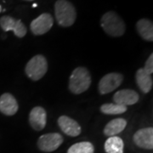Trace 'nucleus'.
Here are the masks:
<instances>
[{"label": "nucleus", "mask_w": 153, "mask_h": 153, "mask_svg": "<svg viewBox=\"0 0 153 153\" xmlns=\"http://www.w3.org/2000/svg\"><path fill=\"white\" fill-rule=\"evenodd\" d=\"M55 19L63 27H68L74 24L76 18L75 7L67 0H57L55 4Z\"/></svg>", "instance_id": "obj_1"}, {"label": "nucleus", "mask_w": 153, "mask_h": 153, "mask_svg": "<svg viewBox=\"0 0 153 153\" xmlns=\"http://www.w3.org/2000/svg\"><path fill=\"white\" fill-rule=\"evenodd\" d=\"M100 25L106 34L111 37H121L126 30L124 22L116 12L109 11L103 15L100 20Z\"/></svg>", "instance_id": "obj_2"}, {"label": "nucleus", "mask_w": 153, "mask_h": 153, "mask_svg": "<svg viewBox=\"0 0 153 153\" xmlns=\"http://www.w3.org/2000/svg\"><path fill=\"white\" fill-rule=\"evenodd\" d=\"M91 84V76L87 68L79 66L74 69L69 79V89L71 93L80 94L87 91Z\"/></svg>", "instance_id": "obj_3"}, {"label": "nucleus", "mask_w": 153, "mask_h": 153, "mask_svg": "<svg viewBox=\"0 0 153 153\" xmlns=\"http://www.w3.org/2000/svg\"><path fill=\"white\" fill-rule=\"evenodd\" d=\"M48 71V61L44 55H35L29 60L25 67L26 74L33 81H38Z\"/></svg>", "instance_id": "obj_4"}, {"label": "nucleus", "mask_w": 153, "mask_h": 153, "mask_svg": "<svg viewBox=\"0 0 153 153\" xmlns=\"http://www.w3.org/2000/svg\"><path fill=\"white\" fill-rule=\"evenodd\" d=\"M63 137L59 133H49L39 137L38 147L44 152H52L61 146Z\"/></svg>", "instance_id": "obj_5"}, {"label": "nucleus", "mask_w": 153, "mask_h": 153, "mask_svg": "<svg viewBox=\"0 0 153 153\" xmlns=\"http://www.w3.org/2000/svg\"><path fill=\"white\" fill-rule=\"evenodd\" d=\"M123 81V76L121 73L111 72L105 75L99 82V91L101 94L112 92L120 86Z\"/></svg>", "instance_id": "obj_6"}, {"label": "nucleus", "mask_w": 153, "mask_h": 153, "mask_svg": "<svg viewBox=\"0 0 153 153\" xmlns=\"http://www.w3.org/2000/svg\"><path fill=\"white\" fill-rule=\"evenodd\" d=\"M0 27L4 32L13 31L15 35L18 38H22L27 34V27L21 20H16L9 16L0 18Z\"/></svg>", "instance_id": "obj_7"}, {"label": "nucleus", "mask_w": 153, "mask_h": 153, "mask_svg": "<svg viewBox=\"0 0 153 153\" xmlns=\"http://www.w3.org/2000/svg\"><path fill=\"white\" fill-rule=\"evenodd\" d=\"M54 24V19L49 13H44L31 22L30 28L34 35H43L48 33Z\"/></svg>", "instance_id": "obj_8"}, {"label": "nucleus", "mask_w": 153, "mask_h": 153, "mask_svg": "<svg viewBox=\"0 0 153 153\" xmlns=\"http://www.w3.org/2000/svg\"><path fill=\"white\" fill-rule=\"evenodd\" d=\"M134 142L137 146L146 150L153 149V128H141L134 134Z\"/></svg>", "instance_id": "obj_9"}, {"label": "nucleus", "mask_w": 153, "mask_h": 153, "mask_svg": "<svg viewBox=\"0 0 153 153\" xmlns=\"http://www.w3.org/2000/svg\"><path fill=\"white\" fill-rule=\"evenodd\" d=\"M30 125L36 131L43 130L47 123V113L46 111L41 106H36L32 109L29 114Z\"/></svg>", "instance_id": "obj_10"}, {"label": "nucleus", "mask_w": 153, "mask_h": 153, "mask_svg": "<svg viewBox=\"0 0 153 153\" xmlns=\"http://www.w3.org/2000/svg\"><path fill=\"white\" fill-rule=\"evenodd\" d=\"M58 125L61 129V131L68 136H78L82 131L79 123L67 116H61L59 117Z\"/></svg>", "instance_id": "obj_11"}, {"label": "nucleus", "mask_w": 153, "mask_h": 153, "mask_svg": "<svg viewBox=\"0 0 153 153\" xmlns=\"http://www.w3.org/2000/svg\"><path fill=\"white\" fill-rule=\"evenodd\" d=\"M113 101L115 104L125 106L134 105L139 101V94L132 89H122L113 95Z\"/></svg>", "instance_id": "obj_12"}, {"label": "nucleus", "mask_w": 153, "mask_h": 153, "mask_svg": "<svg viewBox=\"0 0 153 153\" xmlns=\"http://www.w3.org/2000/svg\"><path fill=\"white\" fill-rule=\"evenodd\" d=\"M19 105L16 98L10 93L0 96V111L6 116H13L17 112Z\"/></svg>", "instance_id": "obj_13"}, {"label": "nucleus", "mask_w": 153, "mask_h": 153, "mask_svg": "<svg viewBox=\"0 0 153 153\" xmlns=\"http://www.w3.org/2000/svg\"><path fill=\"white\" fill-rule=\"evenodd\" d=\"M135 80L138 87L143 93L147 94L152 88L153 80L151 74L145 71L143 68L139 69L135 74Z\"/></svg>", "instance_id": "obj_14"}, {"label": "nucleus", "mask_w": 153, "mask_h": 153, "mask_svg": "<svg viewBox=\"0 0 153 153\" xmlns=\"http://www.w3.org/2000/svg\"><path fill=\"white\" fill-rule=\"evenodd\" d=\"M136 30L141 38L148 41H153V24L152 21L148 19H140L136 23Z\"/></svg>", "instance_id": "obj_15"}, {"label": "nucleus", "mask_w": 153, "mask_h": 153, "mask_svg": "<svg viewBox=\"0 0 153 153\" xmlns=\"http://www.w3.org/2000/svg\"><path fill=\"white\" fill-rule=\"evenodd\" d=\"M127 126V121L123 118H115L110 121L104 128V134L108 137L116 136L119 134Z\"/></svg>", "instance_id": "obj_16"}, {"label": "nucleus", "mask_w": 153, "mask_h": 153, "mask_svg": "<svg viewBox=\"0 0 153 153\" xmlns=\"http://www.w3.org/2000/svg\"><path fill=\"white\" fill-rule=\"evenodd\" d=\"M124 143L120 137H109L105 143V151L106 153H123Z\"/></svg>", "instance_id": "obj_17"}, {"label": "nucleus", "mask_w": 153, "mask_h": 153, "mask_svg": "<svg viewBox=\"0 0 153 153\" xmlns=\"http://www.w3.org/2000/svg\"><path fill=\"white\" fill-rule=\"evenodd\" d=\"M127 111V106L118 104H107L102 105L100 106V111L106 115H118L124 113Z\"/></svg>", "instance_id": "obj_18"}, {"label": "nucleus", "mask_w": 153, "mask_h": 153, "mask_svg": "<svg viewBox=\"0 0 153 153\" xmlns=\"http://www.w3.org/2000/svg\"><path fill=\"white\" fill-rule=\"evenodd\" d=\"M94 147L93 144L87 141L76 143L68 149L67 153H94Z\"/></svg>", "instance_id": "obj_19"}, {"label": "nucleus", "mask_w": 153, "mask_h": 153, "mask_svg": "<svg viewBox=\"0 0 153 153\" xmlns=\"http://www.w3.org/2000/svg\"><path fill=\"white\" fill-rule=\"evenodd\" d=\"M143 69L146 71V72H148L149 74H151V75H152V73L153 72V55L152 54L148 57L147 60H146V64H145V67H144Z\"/></svg>", "instance_id": "obj_20"}, {"label": "nucleus", "mask_w": 153, "mask_h": 153, "mask_svg": "<svg viewBox=\"0 0 153 153\" xmlns=\"http://www.w3.org/2000/svg\"><path fill=\"white\" fill-rule=\"evenodd\" d=\"M37 6H38V4H33V8H35V7H37Z\"/></svg>", "instance_id": "obj_21"}, {"label": "nucleus", "mask_w": 153, "mask_h": 153, "mask_svg": "<svg viewBox=\"0 0 153 153\" xmlns=\"http://www.w3.org/2000/svg\"><path fill=\"white\" fill-rule=\"evenodd\" d=\"M2 11V8H1V6H0V12Z\"/></svg>", "instance_id": "obj_22"}, {"label": "nucleus", "mask_w": 153, "mask_h": 153, "mask_svg": "<svg viewBox=\"0 0 153 153\" xmlns=\"http://www.w3.org/2000/svg\"><path fill=\"white\" fill-rule=\"evenodd\" d=\"M26 1H33V0H26Z\"/></svg>", "instance_id": "obj_23"}]
</instances>
